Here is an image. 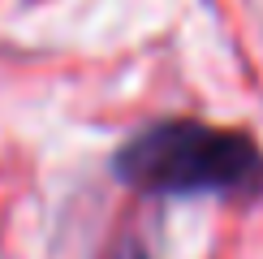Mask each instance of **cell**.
<instances>
[{"mask_svg":"<svg viewBox=\"0 0 263 259\" xmlns=\"http://www.w3.org/2000/svg\"><path fill=\"white\" fill-rule=\"evenodd\" d=\"M117 177L147 194H233L263 177V156L233 130L164 121L117 151Z\"/></svg>","mask_w":263,"mask_h":259,"instance_id":"obj_1","label":"cell"},{"mask_svg":"<svg viewBox=\"0 0 263 259\" xmlns=\"http://www.w3.org/2000/svg\"><path fill=\"white\" fill-rule=\"evenodd\" d=\"M108 259H142V251H138V246H121V251H112Z\"/></svg>","mask_w":263,"mask_h":259,"instance_id":"obj_2","label":"cell"}]
</instances>
